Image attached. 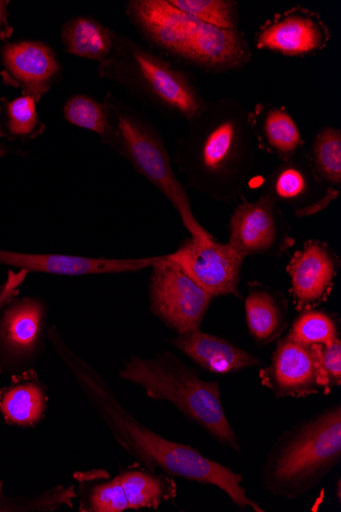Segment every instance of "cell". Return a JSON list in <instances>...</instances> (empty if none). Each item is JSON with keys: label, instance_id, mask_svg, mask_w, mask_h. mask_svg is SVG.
Returning <instances> with one entry per match:
<instances>
[{"label": "cell", "instance_id": "1", "mask_svg": "<svg viewBox=\"0 0 341 512\" xmlns=\"http://www.w3.org/2000/svg\"><path fill=\"white\" fill-rule=\"evenodd\" d=\"M48 335L59 358L115 440L146 470L153 473L162 470L172 478L215 486L239 508L264 511L248 497L246 489L242 487L241 475L204 456L197 449L170 441L135 420L105 379L67 344L57 328H52Z\"/></svg>", "mask_w": 341, "mask_h": 512}, {"label": "cell", "instance_id": "2", "mask_svg": "<svg viewBox=\"0 0 341 512\" xmlns=\"http://www.w3.org/2000/svg\"><path fill=\"white\" fill-rule=\"evenodd\" d=\"M175 163L190 188L224 203L243 200L256 162L249 112L238 101H206L188 121Z\"/></svg>", "mask_w": 341, "mask_h": 512}, {"label": "cell", "instance_id": "3", "mask_svg": "<svg viewBox=\"0 0 341 512\" xmlns=\"http://www.w3.org/2000/svg\"><path fill=\"white\" fill-rule=\"evenodd\" d=\"M126 15L146 42L206 73L234 72L253 61L247 35L240 29L207 25L175 8L170 0H131Z\"/></svg>", "mask_w": 341, "mask_h": 512}, {"label": "cell", "instance_id": "4", "mask_svg": "<svg viewBox=\"0 0 341 512\" xmlns=\"http://www.w3.org/2000/svg\"><path fill=\"white\" fill-rule=\"evenodd\" d=\"M119 375L123 381L142 388L149 398L172 403L221 445L241 451L222 405L219 383L204 381L197 369L172 352L149 358L131 356Z\"/></svg>", "mask_w": 341, "mask_h": 512}, {"label": "cell", "instance_id": "5", "mask_svg": "<svg viewBox=\"0 0 341 512\" xmlns=\"http://www.w3.org/2000/svg\"><path fill=\"white\" fill-rule=\"evenodd\" d=\"M107 130L102 141L151 182L178 213L192 239L202 245L217 239L192 212L190 199L178 179L164 138L145 116L108 93Z\"/></svg>", "mask_w": 341, "mask_h": 512}, {"label": "cell", "instance_id": "6", "mask_svg": "<svg viewBox=\"0 0 341 512\" xmlns=\"http://www.w3.org/2000/svg\"><path fill=\"white\" fill-rule=\"evenodd\" d=\"M341 459V407L332 406L285 432L270 450L265 488L294 500L314 490Z\"/></svg>", "mask_w": 341, "mask_h": 512}, {"label": "cell", "instance_id": "7", "mask_svg": "<svg viewBox=\"0 0 341 512\" xmlns=\"http://www.w3.org/2000/svg\"><path fill=\"white\" fill-rule=\"evenodd\" d=\"M114 48L100 64V75L170 116L186 120L205 104L196 82L182 69L146 46L113 31Z\"/></svg>", "mask_w": 341, "mask_h": 512}, {"label": "cell", "instance_id": "8", "mask_svg": "<svg viewBox=\"0 0 341 512\" xmlns=\"http://www.w3.org/2000/svg\"><path fill=\"white\" fill-rule=\"evenodd\" d=\"M151 311L177 335L200 330L213 297L168 255L151 267Z\"/></svg>", "mask_w": 341, "mask_h": 512}, {"label": "cell", "instance_id": "9", "mask_svg": "<svg viewBox=\"0 0 341 512\" xmlns=\"http://www.w3.org/2000/svg\"><path fill=\"white\" fill-rule=\"evenodd\" d=\"M279 205L266 193L255 202L242 200L229 220V242L243 258L280 256L294 245Z\"/></svg>", "mask_w": 341, "mask_h": 512}, {"label": "cell", "instance_id": "10", "mask_svg": "<svg viewBox=\"0 0 341 512\" xmlns=\"http://www.w3.org/2000/svg\"><path fill=\"white\" fill-rule=\"evenodd\" d=\"M332 33L322 16L297 6L274 15L255 35L256 48L288 58L316 56L327 49Z\"/></svg>", "mask_w": 341, "mask_h": 512}, {"label": "cell", "instance_id": "11", "mask_svg": "<svg viewBox=\"0 0 341 512\" xmlns=\"http://www.w3.org/2000/svg\"><path fill=\"white\" fill-rule=\"evenodd\" d=\"M168 256L213 298L223 295L241 298L239 282L245 258L228 243L216 240L202 245L189 237Z\"/></svg>", "mask_w": 341, "mask_h": 512}, {"label": "cell", "instance_id": "12", "mask_svg": "<svg viewBox=\"0 0 341 512\" xmlns=\"http://www.w3.org/2000/svg\"><path fill=\"white\" fill-rule=\"evenodd\" d=\"M260 380L277 398H304L323 392L316 347L286 336L278 342L271 364L261 370Z\"/></svg>", "mask_w": 341, "mask_h": 512}, {"label": "cell", "instance_id": "13", "mask_svg": "<svg viewBox=\"0 0 341 512\" xmlns=\"http://www.w3.org/2000/svg\"><path fill=\"white\" fill-rule=\"evenodd\" d=\"M264 193L278 205L294 209L297 217L313 216L338 198L326 191L314 175L306 155L280 162L270 173Z\"/></svg>", "mask_w": 341, "mask_h": 512}, {"label": "cell", "instance_id": "14", "mask_svg": "<svg viewBox=\"0 0 341 512\" xmlns=\"http://www.w3.org/2000/svg\"><path fill=\"white\" fill-rule=\"evenodd\" d=\"M339 267L335 252L323 241L310 240L287 266L291 295L301 311L324 301L334 284Z\"/></svg>", "mask_w": 341, "mask_h": 512}, {"label": "cell", "instance_id": "15", "mask_svg": "<svg viewBox=\"0 0 341 512\" xmlns=\"http://www.w3.org/2000/svg\"><path fill=\"white\" fill-rule=\"evenodd\" d=\"M159 256L145 258H95L65 254H24L0 250V264L61 276H88L136 272L151 268Z\"/></svg>", "mask_w": 341, "mask_h": 512}, {"label": "cell", "instance_id": "16", "mask_svg": "<svg viewBox=\"0 0 341 512\" xmlns=\"http://www.w3.org/2000/svg\"><path fill=\"white\" fill-rule=\"evenodd\" d=\"M4 63L9 78L21 86L36 103L51 89L61 69L50 46L33 41L7 45Z\"/></svg>", "mask_w": 341, "mask_h": 512}, {"label": "cell", "instance_id": "17", "mask_svg": "<svg viewBox=\"0 0 341 512\" xmlns=\"http://www.w3.org/2000/svg\"><path fill=\"white\" fill-rule=\"evenodd\" d=\"M257 148L286 162L297 157L305 139L294 117L282 106L258 104L249 112Z\"/></svg>", "mask_w": 341, "mask_h": 512}, {"label": "cell", "instance_id": "18", "mask_svg": "<svg viewBox=\"0 0 341 512\" xmlns=\"http://www.w3.org/2000/svg\"><path fill=\"white\" fill-rule=\"evenodd\" d=\"M169 343L193 362L214 374H232L261 364V360L253 354L201 330L177 335L170 339Z\"/></svg>", "mask_w": 341, "mask_h": 512}, {"label": "cell", "instance_id": "19", "mask_svg": "<svg viewBox=\"0 0 341 512\" xmlns=\"http://www.w3.org/2000/svg\"><path fill=\"white\" fill-rule=\"evenodd\" d=\"M245 303L253 339L263 346L278 339L287 327V304L283 297L262 285L252 284Z\"/></svg>", "mask_w": 341, "mask_h": 512}, {"label": "cell", "instance_id": "20", "mask_svg": "<svg viewBox=\"0 0 341 512\" xmlns=\"http://www.w3.org/2000/svg\"><path fill=\"white\" fill-rule=\"evenodd\" d=\"M45 315L44 305L27 299L11 307L0 327V343L13 355H28L41 339Z\"/></svg>", "mask_w": 341, "mask_h": 512}, {"label": "cell", "instance_id": "21", "mask_svg": "<svg viewBox=\"0 0 341 512\" xmlns=\"http://www.w3.org/2000/svg\"><path fill=\"white\" fill-rule=\"evenodd\" d=\"M62 39L67 53L100 64L110 57L114 48L113 30L89 18L68 21Z\"/></svg>", "mask_w": 341, "mask_h": 512}, {"label": "cell", "instance_id": "22", "mask_svg": "<svg viewBox=\"0 0 341 512\" xmlns=\"http://www.w3.org/2000/svg\"><path fill=\"white\" fill-rule=\"evenodd\" d=\"M308 163L323 188L338 193L341 186V131L326 126L315 135L308 153Z\"/></svg>", "mask_w": 341, "mask_h": 512}, {"label": "cell", "instance_id": "23", "mask_svg": "<svg viewBox=\"0 0 341 512\" xmlns=\"http://www.w3.org/2000/svg\"><path fill=\"white\" fill-rule=\"evenodd\" d=\"M129 509L158 508L176 496L177 487L172 477L164 474L128 470L119 475Z\"/></svg>", "mask_w": 341, "mask_h": 512}, {"label": "cell", "instance_id": "24", "mask_svg": "<svg viewBox=\"0 0 341 512\" xmlns=\"http://www.w3.org/2000/svg\"><path fill=\"white\" fill-rule=\"evenodd\" d=\"M46 408V397L35 382L11 387L0 400V410L6 420L18 426H32L41 420Z\"/></svg>", "mask_w": 341, "mask_h": 512}, {"label": "cell", "instance_id": "25", "mask_svg": "<svg viewBox=\"0 0 341 512\" xmlns=\"http://www.w3.org/2000/svg\"><path fill=\"white\" fill-rule=\"evenodd\" d=\"M80 511L123 512L129 504L119 476L110 479L105 472H95L81 479Z\"/></svg>", "mask_w": 341, "mask_h": 512}, {"label": "cell", "instance_id": "26", "mask_svg": "<svg viewBox=\"0 0 341 512\" xmlns=\"http://www.w3.org/2000/svg\"><path fill=\"white\" fill-rule=\"evenodd\" d=\"M170 3L207 25L225 29H239V4L235 0H170Z\"/></svg>", "mask_w": 341, "mask_h": 512}, {"label": "cell", "instance_id": "27", "mask_svg": "<svg viewBox=\"0 0 341 512\" xmlns=\"http://www.w3.org/2000/svg\"><path fill=\"white\" fill-rule=\"evenodd\" d=\"M287 337L306 346H329L339 339L334 318L311 309L302 312L292 324Z\"/></svg>", "mask_w": 341, "mask_h": 512}, {"label": "cell", "instance_id": "28", "mask_svg": "<svg viewBox=\"0 0 341 512\" xmlns=\"http://www.w3.org/2000/svg\"><path fill=\"white\" fill-rule=\"evenodd\" d=\"M64 115L71 124L105 135L107 130V109L104 103L84 96L72 97L64 107Z\"/></svg>", "mask_w": 341, "mask_h": 512}, {"label": "cell", "instance_id": "29", "mask_svg": "<svg viewBox=\"0 0 341 512\" xmlns=\"http://www.w3.org/2000/svg\"><path fill=\"white\" fill-rule=\"evenodd\" d=\"M5 115L6 128L11 136H32L44 128L37 115L36 101L29 96L8 103Z\"/></svg>", "mask_w": 341, "mask_h": 512}, {"label": "cell", "instance_id": "30", "mask_svg": "<svg viewBox=\"0 0 341 512\" xmlns=\"http://www.w3.org/2000/svg\"><path fill=\"white\" fill-rule=\"evenodd\" d=\"M316 347L323 394L328 395L341 384V341L337 339L329 346Z\"/></svg>", "mask_w": 341, "mask_h": 512}, {"label": "cell", "instance_id": "31", "mask_svg": "<svg viewBox=\"0 0 341 512\" xmlns=\"http://www.w3.org/2000/svg\"><path fill=\"white\" fill-rule=\"evenodd\" d=\"M27 273L28 272L24 270L19 273L11 272L7 283L0 287V309L8 304L17 294L18 289L23 283Z\"/></svg>", "mask_w": 341, "mask_h": 512}, {"label": "cell", "instance_id": "32", "mask_svg": "<svg viewBox=\"0 0 341 512\" xmlns=\"http://www.w3.org/2000/svg\"><path fill=\"white\" fill-rule=\"evenodd\" d=\"M5 7L6 4L4 2H0V25L3 24L4 18H5Z\"/></svg>", "mask_w": 341, "mask_h": 512}, {"label": "cell", "instance_id": "33", "mask_svg": "<svg viewBox=\"0 0 341 512\" xmlns=\"http://www.w3.org/2000/svg\"><path fill=\"white\" fill-rule=\"evenodd\" d=\"M6 155V151L3 149H0V158L4 157Z\"/></svg>", "mask_w": 341, "mask_h": 512}, {"label": "cell", "instance_id": "34", "mask_svg": "<svg viewBox=\"0 0 341 512\" xmlns=\"http://www.w3.org/2000/svg\"><path fill=\"white\" fill-rule=\"evenodd\" d=\"M338 499L340 500V481L338 482Z\"/></svg>", "mask_w": 341, "mask_h": 512}]
</instances>
